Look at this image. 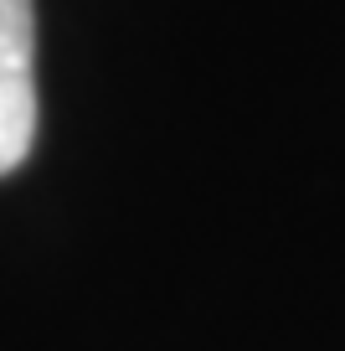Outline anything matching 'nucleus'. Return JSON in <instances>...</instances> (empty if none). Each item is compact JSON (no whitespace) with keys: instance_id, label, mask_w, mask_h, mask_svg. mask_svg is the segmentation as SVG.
<instances>
[{"instance_id":"1","label":"nucleus","mask_w":345,"mask_h":351,"mask_svg":"<svg viewBox=\"0 0 345 351\" xmlns=\"http://www.w3.org/2000/svg\"><path fill=\"white\" fill-rule=\"evenodd\" d=\"M36 140V11L0 0V176L16 171Z\"/></svg>"}]
</instances>
